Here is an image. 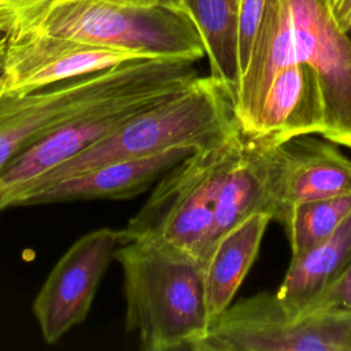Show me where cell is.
<instances>
[{
	"label": "cell",
	"mask_w": 351,
	"mask_h": 351,
	"mask_svg": "<svg viewBox=\"0 0 351 351\" xmlns=\"http://www.w3.org/2000/svg\"><path fill=\"white\" fill-rule=\"evenodd\" d=\"M298 62L314 70L321 88L322 137L351 148V36L336 23L330 0H266L247 75L269 85Z\"/></svg>",
	"instance_id": "6da1fadb"
},
{
	"label": "cell",
	"mask_w": 351,
	"mask_h": 351,
	"mask_svg": "<svg viewBox=\"0 0 351 351\" xmlns=\"http://www.w3.org/2000/svg\"><path fill=\"white\" fill-rule=\"evenodd\" d=\"M125 324L144 351L188 348L208 330L203 266L189 254L155 237L121 243Z\"/></svg>",
	"instance_id": "7a4b0ae2"
},
{
	"label": "cell",
	"mask_w": 351,
	"mask_h": 351,
	"mask_svg": "<svg viewBox=\"0 0 351 351\" xmlns=\"http://www.w3.org/2000/svg\"><path fill=\"white\" fill-rule=\"evenodd\" d=\"M240 129L233 90L213 75H197L180 92L138 112L104 138L38 177L12 200L108 162L155 155L178 145L208 148Z\"/></svg>",
	"instance_id": "3957f363"
},
{
	"label": "cell",
	"mask_w": 351,
	"mask_h": 351,
	"mask_svg": "<svg viewBox=\"0 0 351 351\" xmlns=\"http://www.w3.org/2000/svg\"><path fill=\"white\" fill-rule=\"evenodd\" d=\"M25 29L140 58L197 62L206 56L203 40L188 11L180 3L166 0H52L7 34Z\"/></svg>",
	"instance_id": "277c9868"
},
{
	"label": "cell",
	"mask_w": 351,
	"mask_h": 351,
	"mask_svg": "<svg viewBox=\"0 0 351 351\" xmlns=\"http://www.w3.org/2000/svg\"><path fill=\"white\" fill-rule=\"evenodd\" d=\"M244 138L240 129L217 145L193 151L169 169L138 213L119 229V244L136 237H155L203 265L215 244L221 191L241 154Z\"/></svg>",
	"instance_id": "5b68a950"
},
{
	"label": "cell",
	"mask_w": 351,
	"mask_h": 351,
	"mask_svg": "<svg viewBox=\"0 0 351 351\" xmlns=\"http://www.w3.org/2000/svg\"><path fill=\"white\" fill-rule=\"evenodd\" d=\"M193 63L138 58L26 93L0 90V173L19 154L93 106Z\"/></svg>",
	"instance_id": "8992f818"
},
{
	"label": "cell",
	"mask_w": 351,
	"mask_h": 351,
	"mask_svg": "<svg viewBox=\"0 0 351 351\" xmlns=\"http://www.w3.org/2000/svg\"><path fill=\"white\" fill-rule=\"evenodd\" d=\"M192 351H351V311H291L277 293L230 304Z\"/></svg>",
	"instance_id": "52a82bcc"
},
{
	"label": "cell",
	"mask_w": 351,
	"mask_h": 351,
	"mask_svg": "<svg viewBox=\"0 0 351 351\" xmlns=\"http://www.w3.org/2000/svg\"><path fill=\"white\" fill-rule=\"evenodd\" d=\"M193 64L93 106L14 158L0 173V211L7 210L12 197L38 177L104 138L138 112L180 92L199 75Z\"/></svg>",
	"instance_id": "ba28073f"
},
{
	"label": "cell",
	"mask_w": 351,
	"mask_h": 351,
	"mask_svg": "<svg viewBox=\"0 0 351 351\" xmlns=\"http://www.w3.org/2000/svg\"><path fill=\"white\" fill-rule=\"evenodd\" d=\"M118 245L119 229L99 228L77 239L52 267L32 306L47 344L84 322Z\"/></svg>",
	"instance_id": "9c48e42d"
},
{
	"label": "cell",
	"mask_w": 351,
	"mask_h": 351,
	"mask_svg": "<svg viewBox=\"0 0 351 351\" xmlns=\"http://www.w3.org/2000/svg\"><path fill=\"white\" fill-rule=\"evenodd\" d=\"M140 56L36 29L5 36L1 90L26 93Z\"/></svg>",
	"instance_id": "30bf717a"
},
{
	"label": "cell",
	"mask_w": 351,
	"mask_h": 351,
	"mask_svg": "<svg viewBox=\"0 0 351 351\" xmlns=\"http://www.w3.org/2000/svg\"><path fill=\"white\" fill-rule=\"evenodd\" d=\"M273 192V219L284 225L298 203L351 195V159L332 143L306 136L277 143Z\"/></svg>",
	"instance_id": "8fae6325"
},
{
	"label": "cell",
	"mask_w": 351,
	"mask_h": 351,
	"mask_svg": "<svg viewBox=\"0 0 351 351\" xmlns=\"http://www.w3.org/2000/svg\"><path fill=\"white\" fill-rule=\"evenodd\" d=\"M196 151L178 145L155 155L108 162L84 173L26 192L12 200L10 208L73 200L130 199L144 192L169 169Z\"/></svg>",
	"instance_id": "7c38bea8"
},
{
	"label": "cell",
	"mask_w": 351,
	"mask_h": 351,
	"mask_svg": "<svg viewBox=\"0 0 351 351\" xmlns=\"http://www.w3.org/2000/svg\"><path fill=\"white\" fill-rule=\"evenodd\" d=\"M326 128L321 88L314 70L302 62L288 64L273 80L250 134L267 136L277 143Z\"/></svg>",
	"instance_id": "4fadbf2b"
},
{
	"label": "cell",
	"mask_w": 351,
	"mask_h": 351,
	"mask_svg": "<svg viewBox=\"0 0 351 351\" xmlns=\"http://www.w3.org/2000/svg\"><path fill=\"white\" fill-rule=\"evenodd\" d=\"M271 219L269 213H254L223 233L210 250L202 265L210 324L232 304Z\"/></svg>",
	"instance_id": "5bb4252c"
},
{
	"label": "cell",
	"mask_w": 351,
	"mask_h": 351,
	"mask_svg": "<svg viewBox=\"0 0 351 351\" xmlns=\"http://www.w3.org/2000/svg\"><path fill=\"white\" fill-rule=\"evenodd\" d=\"M350 266L351 214L322 243L302 256L291 259L276 293L291 311H303Z\"/></svg>",
	"instance_id": "9a60e30c"
},
{
	"label": "cell",
	"mask_w": 351,
	"mask_h": 351,
	"mask_svg": "<svg viewBox=\"0 0 351 351\" xmlns=\"http://www.w3.org/2000/svg\"><path fill=\"white\" fill-rule=\"evenodd\" d=\"M195 22L210 63V75L234 93L240 81L237 18L240 0H180Z\"/></svg>",
	"instance_id": "2e32d148"
},
{
	"label": "cell",
	"mask_w": 351,
	"mask_h": 351,
	"mask_svg": "<svg viewBox=\"0 0 351 351\" xmlns=\"http://www.w3.org/2000/svg\"><path fill=\"white\" fill-rule=\"evenodd\" d=\"M350 214L351 195L295 204L284 222L289 236L291 259L302 256L322 243Z\"/></svg>",
	"instance_id": "e0dca14e"
},
{
	"label": "cell",
	"mask_w": 351,
	"mask_h": 351,
	"mask_svg": "<svg viewBox=\"0 0 351 351\" xmlns=\"http://www.w3.org/2000/svg\"><path fill=\"white\" fill-rule=\"evenodd\" d=\"M266 0H240L237 18V49L240 75L247 67L258 30L263 18Z\"/></svg>",
	"instance_id": "ac0fdd59"
},
{
	"label": "cell",
	"mask_w": 351,
	"mask_h": 351,
	"mask_svg": "<svg viewBox=\"0 0 351 351\" xmlns=\"http://www.w3.org/2000/svg\"><path fill=\"white\" fill-rule=\"evenodd\" d=\"M304 310L351 311V266L328 285Z\"/></svg>",
	"instance_id": "d6986e66"
},
{
	"label": "cell",
	"mask_w": 351,
	"mask_h": 351,
	"mask_svg": "<svg viewBox=\"0 0 351 351\" xmlns=\"http://www.w3.org/2000/svg\"><path fill=\"white\" fill-rule=\"evenodd\" d=\"M330 10L340 29L351 32V0H330Z\"/></svg>",
	"instance_id": "ffe728a7"
},
{
	"label": "cell",
	"mask_w": 351,
	"mask_h": 351,
	"mask_svg": "<svg viewBox=\"0 0 351 351\" xmlns=\"http://www.w3.org/2000/svg\"><path fill=\"white\" fill-rule=\"evenodd\" d=\"M27 3H29V0H0V15L5 21L7 30H8V26L11 23V19L16 14H19L26 7Z\"/></svg>",
	"instance_id": "44dd1931"
},
{
	"label": "cell",
	"mask_w": 351,
	"mask_h": 351,
	"mask_svg": "<svg viewBox=\"0 0 351 351\" xmlns=\"http://www.w3.org/2000/svg\"><path fill=\"white\" fill-rule=\"evenodd\" d=\"M4 48H5V36L0 37V90H1V69H3V59H4Z\"/></svg>",
	"instance_id": "7402d4cb"
},
{
	"label": "cell",
	"mask_w": 351,
	"mask_h": 351,
	"mask_svg": "<svg viewBox=\"0 0 351 351\" xmlns=\"http://www.w3.org/2000/svg\"><path fill=\"white\" fill-rule=\"evenodd\" d=\"M5 30H7V25H5V21H4V18L0 15V37L5 36Z\"/></svg>",
	"instance_id": "603a6c76"
},
{
	"label": "cell",
	"mask_w": 351,
	"mask_h": 351,
	"mask_svg": "<svg viewBox=\"0 0 351 351\" xmlns=\"http://www.w3.org/2000/svg\"><path fill=\"white\" fill-rule=\"evenodd\" d=\"M166 1H174V3H180V0H166Z\"/></svg>",
	"instance_id": "cb8c5ba5"
}]
</instances>
